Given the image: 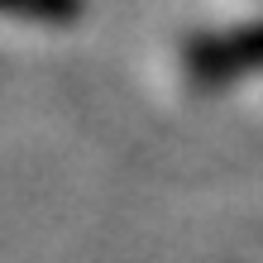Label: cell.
I'll return each mask as SVG.
<instances>
[{"label":"cell","instance_id":"6da1fadb","mask_svg":"<svg viewBox=\"0 0 263 263\" xmlns=\"http://www.w3.org/2000/svg\"><path fill=\"white\" fill-rule=\"evenodd\" d=\"M263 67V24H249V29H230L220 39H206L187 53V77L192 86H220L230 77H244Z\"/></svg>","mask_w":263,"mask_h":263},{"label":"cell","instance_id":"7a4b0ae2","mask_svg":"<svg viewBox=\"0 0 263 263\" xmlns=\"http://www.w3.org/2000/svg\"><path fill=\"white\" fill-rule=\"evenodd\" d=\"M86 10V0H0V20H14V24H43V29H58V24H77Z\"/></svg>","mask_w":263,"mask_h":263}]
</instances>
